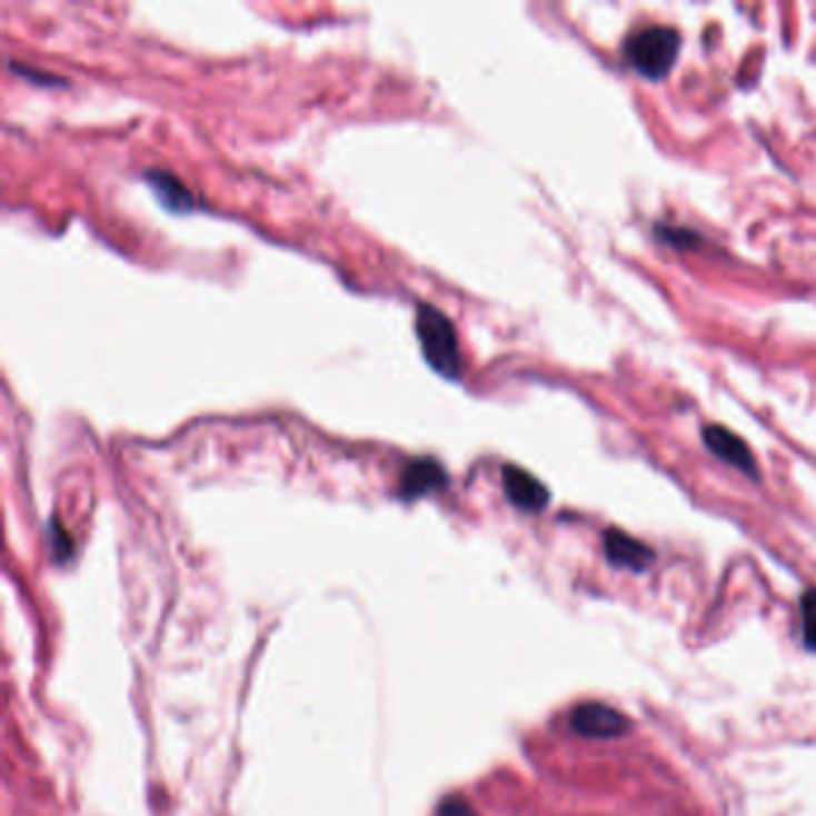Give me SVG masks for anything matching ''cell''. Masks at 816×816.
Here are the masks:
<instances>
[{
    "label": "cell",
    "instance_id": "6da1fadb",
    "mask_svg": "<svg viewBox=\"0 0 816 816\" xmlns=\"http://www.w3.org/2000/svg\"><path fill=\"white\" fill-rule=\"evenodd\" d=\"M680 51V34L670 27L639 29L625 41V60L647 80H664Z\"/></svg>",
    "mask_w": 816,
    "mask_h": 816
},
{
    "label": "cell",
    "instance_id": "7a4b0ae2",
    "mask_svg": "<svg viewBox=\"0 0 816 816\" xmlns=\"http://www.w3.org/2000/svg\"><path fill=\"white\" fill-rule=\"evenodd\" d=\"M415 328L427 365L434 371L448 376V379H458L460 374L458 336H455V328L446 314L434 309L431 305H419Z\"/></svg>",
    "mask_w": 816,
    "mask_h": 816
},
{
    "label": "cell",
    "instance_id": "3957f363",
    "mask_svg": "<svg viewBox=\"0 0 816 816\" xmlns=\"http://www.w3.org/2000/svg\"><path fill=\"white\" fill-rule=\"evenodd\" d=\"M570 726L589 740H610V737H623L633 730L630 718L601 701L577 704L570 714Z\"/></svg>",
    "mask_w": 816,
    "mask_h": 816
},
{
    "label": "cell",
    "instance_id": "277c9868",
    "mask_svg": "<svg viewBox=\"0 0 816 816\" xmlns=\"http://www.w3.org/2000/svg\"><path fill=\"white\" fill-rule=\"evenodd\" d=\"M704 444L716 458L728 462L735 469H740V472L749 477H757L755 455H752L749 446L740 436H735L726 427H718V424H711V427H704Z\"/></svg>",
    "mask_w": 816,
    "mask_h": 816
},
{
    "label": "cell",
    "instance_id": "5b68a950",
    "mask_svg": "<svg viewBox=\"0 0 816 816\" xmlns=\"http://www.w3.org/2000/svg\"><path fill=\"white\" fill-rule=\"evenodd\" d=\"M504 491L510 504L525 513H539L548 506V489L523 467H504Z\"/></svg>",
    "mask_w": 816,
    "mask_h": 816
},
{
    "label": "cell",
    "instance_id": "8992f818",
    "mask_svg": "<svg viewBox=\"0 0 816 816\" xmlns=\"http://www.w3.org/2000/svg\"><path fill=\"white\" fill-rule=\"evenodd\" d=\"M604 548H606V558L618 565V568L633 570V573H641L647 570L649 565L654 563L656 554L654 548L647 546L645 541H639L630 535H625L620 529H608L604 537Z\"/></svg>",
    "mask_w": 816,
    "mask_h": 816
},
{
    "label": "cell",
    "instance_id": "52a82bcc",
    "mask_svg": "<svg viewBox=\"0 0 816 816\" xmlns=\"http://www.w3.org/2000/svg\"><path fill=\"white\" fill-rule=\"evenodd\" d=\"M446 469L431 458H417L405 467L402 475V496L417 498L424 494H431L446 486Z\"/></svg>",
    "mask_w": 816,
    "mask_h": 816
},
{
    "label": "cell",
    "instance_id": "ba28073f",
    "mask_svg": "<svg viewBox=\"0 0 816 816\" xmlns=\"http://www.w3.org/2000/svg\"><path fill=\"white\" fill-rule=\"evenodd\" d=\"M147 182L153 187V192L159 195L161 203L170 211H190L195 207V199L190 195V190L176 178L170 176L166 170H147Z\"/></svg>",
    "mask_w": 816,
    "mask_h": 816
},
{
    "label": "cell",
    "instance_id": "9c48e42d",
    "mask_svg": "<svg viewBox=\"0 0 816 816\" xmlns=\"http://www.w3.org/2000/svg\"><path fill=\"white\" fill-rule=\"evenodd\" d=\"M799 610H803L805 647L809 651H816V587L803 594V599H799Z\"/></svg>",
    "mask_w": 816,
    "mask_h": 816
},
{
    "label": "cell",
    "instance_id": "30bf717a",
    "mask_svg": "<svg viewBox=\"0 0 816 816\" xmlns=\"http://www.w3.org/2000/svg\"><path fill=\"white\" fill-rule=\"evenodd\" d=\"M438 816H475V809L469 807L462 797H448L446 803L438 807Z\"/></svg>",
    "mask_w": 816,
    "mask_h": 816
}]
</instances>
